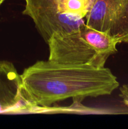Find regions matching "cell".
<instances>
[{
	"mask_svg": "<svg viewBox=\"0 0 128 129\" xmlns=\"http://www.w3.org/2000/svg\"><path fill=\"white\" fill-rule=\"evenodd\" d=\"M29 100L40 107H48L68 98L110 95L119 86L108 68L87 64L39 60L21 74Z\"/></svg>",
	"mask_w": 128,
	"mask_h": 129,
	"instance_id": "6da1fadb",
	"label": "cell"
},
{
	"mask_svg": "<svg viewBox=\"0 0 128 129\" xmlns=\"http://www.w3.org/2000/svg\"><path fill=\"white\" fill-rule=\"evenodd\" d=\"M50 60L104 68L108 58L117 52V39L87 26L53 35L46 43Z\"/></svg>",
	"mask_w": 128,
	"mask_h": 129,
	"instance_id": "7a4b0ae2",
	"label": "cell"
},
{
	"mask_svg": "<svg viewBox=\"0 0 128 129\" xmlns=\"http://www.w3.org/2000/svg\"><path fill=\"white\" fill-rule=\"evenodd\" d=\"M94 0H26L23 14L32 19L46 43L56 34L70 31L85 23Z\"/></svg>",
	"mask_w": 128,
	"mask_h": 129,
	"instance_id": "3957f363",
	"label": "cell"
},
{
	"mask_svg": "<svg viewBox=\"0 0 128 129\" xmlns=\"http://www.w3.org/2000/svg\"><path fill=\"white\" fill-rule=\"evenodd\" d=\"M85 24L128 43V0H94Z\"/></svg>",
	"mask_w": 128,
	"mask_h": 129,
	"instance_id": "277c9868",
	"label": "cell"
},
{
	"mask_svg": "<svg viewBox=\"0 0 128 129\" xmlns=\"http://www.w3.org/2000/svg\"><path fill=\"white\" fill-rule=\"evenodd\" d=\"M38 108L41 107L29 100L15 66L0 60V114L31 113Z\"/></svg>",
	"mask_w": 128,
	"mask_h": 129,
	"instance_id": "5b68a950",
	"label": "cell"
},
{
	"mask_svg": "<svg viewBox=\"0 0 128 129\" xmlns=\"http://www.w3.org/2000/svg\"><path fill=\"white\" fill-rule=\"evenodd\" d=\"M119 96L125 106L128 107V84H124L120 88Z\"/></svg>",
	"mask_w": 128,
	"mask_h": 129,
	"instance_id": "8992f818",
	"label": "cell"
},
{
	"mask_svg": "<svg viewBox=\"0 0 128 129\" xmlns=\"http://www.w3.org/2000/svg\"><path fill=\"white\" fill-rule=\"evenodd\" d=\"M5 1V0H0V6H1V4H2Z\"/></svg>",
	"mask_w": 128,
	"mask_h": 129,
	"instance_id": "52a82bcc",
	"label": "cell"
}]
</instances>
